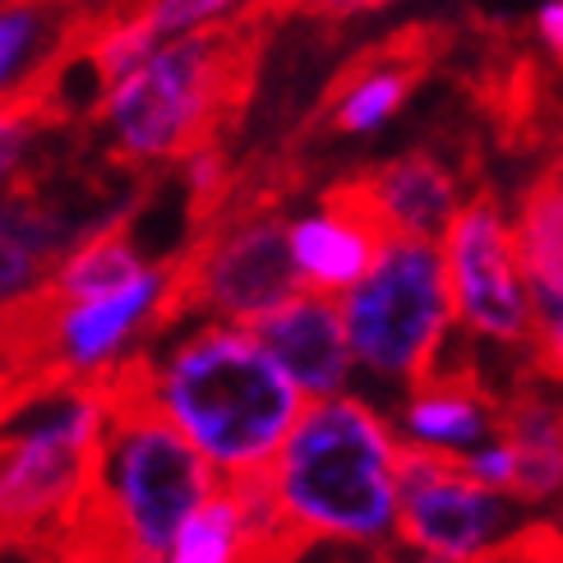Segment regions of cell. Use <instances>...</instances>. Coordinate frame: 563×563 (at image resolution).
Returning <instances> with one entry per match:
<instances>
[{"label": "cell", "instance_id": "ba28073f", "mask_svg": "<svg viewBox=\"0 0 563 563\" xmlns=\"http://www.w3.org/2000/svg\"><path fill=\"white\" fill-rule=\"evenodd\" d=\"M536 508L518 495L489 489L462 472L449 453L407 449L397 462V541L416 554L453 563H489L536 527Z\"/></svg>", "mask_w": 563, "mask_h": 563}, {"label": "cell", "instance_id": "484cf974", "mask_svg": "<svg viewBox=\"0 0 563 563\" xmlns=\"http://www.w3.org/2000/svg\"><path fill=\"white\" fill-rule=\"evenodd\" d=\"M416 563H453V559H439V554H420Z\"/></svg>", "mask_w": 563, "mask_h": 563}, {"label": "cell", "instance_id": "7c38bea8", "mask_svg": "<svg viewBox=\"0 0 563 563\" xmlns=\"http://www.w3.org/2000/svg\"><path fill=\"white\" fill-rule=\"evenodd\" d=\"M250 328L260 333V342L282 365V374L300 388L305 402L346 393L351 379H356V356H351V338H346L338 296L300 287L291 300H282L277 310L254 319Z\"/></svg>", "mask_w": 563, "mask_h": 563}, {"label": "cell", "instance_id": "e0dca14e", "mask_svg": "<svg viewBox=\"0 0 563 563\" xmlns=\"http://www.w3.org/2000/svg\"><path fill=\"white\" fill-rule=\"evenodd\" d=\"M499 434L518 453V495L527 508L563 504V402L541 388H518L499 407Z\"/></svg>", "mask_w": 563, "mask_h": 563}, {"label": "cell", "instance_id": "9a60e30c", "mask_svg": "<svg viewBox=\"0 0 563 563\" xmlns=\"http://www.w3.org/2000/svg\"><path fill=\"white\" fill-rule=\"evenodd\" d=\"M92 227H102V222L75 218L56 199H46L33 185V176H23L0 199V305L23 300L37 287H46V277L69 254V245L88 236Z\"/></svg>", "mask_w": 563, "mask_h": 563}, {"label": "cell", "instance_id": "7a4b0ae2", "mask_svg": "<svg viewBox=\"0 0 563 563\" xmlns=\"http://www.w3.org/2000/svg\"><path fill=\"white\" fill-rule=\"evenodd\" d=\"M148 402L222 476L268 472L305 407L250 323L199 319L162 351H134Z\"/></svg>", "mask_w": 563, "mask_h": 563}, {"label": "cell", "instance_id": "8992f818", "mask_svg": "<svg viewBox=\"0 0 563 563\" xmlns=\"http://www.w3.org/2000/svg\"><path fill=\"white\" fill-rule=\"evenodd\" d=\"M296 190L291 167L236 176L227 208L195 231V241L172 260V296L162 328L185 314L254 323L282 300H291L305 282L291 254V222L282 218V199Z\"/></svg>", "mask_w": 563, "mask_h": 563}, {"label": "cell", "instance_id": "44dd1931", "mask_svg": "<svg viewBox=\"0 0 563 563\" xmlns=\"http://www.w3.org/2000/svg\"><path fill=\"white\" fill-rule=\"evenodd\" d=\"M107 14H125V19H144L148 29L167 42L180 37L190 29H203V23L231 19L245 0H98Z\"/></svg>", "mask_w": 563, "mask_h": 563}, {"label": "cell", "instance_id": "277c9868", "mask_svg": "<svg viewBox=\"0 0 563 563\" xmlns=\"http://www.w3.org/2000/svg\"><path fill=\"white\" fill-rule=\"evenodd\" d=\"M397 462L393 420L365 397L333 393L300 407L268 485L305 541L379 550L397 536Z\"/></svg>", "mask_w": 563, "mask_h": 563}, {"label": "cell", "instance_id": "d6986e66", "mask_svg": "<svg viewBox=\"0 0 563 563\" xmlns=\"http://www.w3.org/2000/svg\"><path fill=\"white\" fill-rule=\"evenodd\" d=\"M291 559L296 554L268 545L254 531L236 481L222 476L213 495L185 518V527L176 531V541L162 563H291Z\"/></svg>", "mask_w": 563, "mask_h": 563}, {"label": "cell", "instance_id": "8fae6325", "mask_svg": "<svg viewBox=\"0 0 563 563\" xmlns=\"http://www.w3.org/2000/svg\"><path fill=\"white\" fill-rule=\"evenodd\" d=\"M388 236L393 231L374 213L361 176H342L319 195V208L310 218L291 222V254H296L300 282L310 291L342 296L369 273Z\"/></svg>", "mask_w": 563, "mask_h": 563}, {"label": "cell", "instance_id": "d4e9b609", "mask_svg": "<svg viewBox=\"0 0 563 563\" xmlns=\"http://www.w3.org/2000/svg\"><path fill=\"white\" fill-rule=\"evenodd\" d=\"M536 37H541L545 56L563 69V0H550V5L536 14Z\"/></svg>", "mask_w": 563, "mask_h": 563}, {"label": "cell", "instance_id": "5bb4252c", "mask_svg": "<svg viewBox=\"0 0 563 563\" xmlns=\"http://www.w3.org/2000/svg\"><path fill=\"white\" fill-rule=\"evenodd\" d=\"M472 98L512 148L531 144L554 115L550 65L536 46H527L518 29L481 23V60H476Z\"/></svg>", "mask_w": 563, "mask_h": 563}, {"label": "cell", "instance_id": "52a82bcc", "mask_svg": "<svg viewBox=\"0 0 563 563\" xmlns=\"http://www.w3.org/2000/svg\"><path fill=\"white\" fill-rule=\"evenodd\" d=\"M338 305L356 369L384 384H416L430 374L457 323L443 250L426 236H388L379 260Z\"/></svg>", "mask_w": 563, "mask_h": 563}, {"label": "cell", "instance_id": "ffe728a7", "mask_svg": "<svg viewBox=\"0 0 563 563\" xmlns=\"http://www.w3.org/2000/svg\"><path fill=\"white\" fill-rule=\"evenodd\" d=\"M60 121H65V115L46 102L37 88H29V84L0 92V199H5L23 176H29L33 139L46 125H60Z\"/></svg>", "mask_w": 563, "mask_h": 563}, {"label": "cell", "instance_id": "30bf717a", "mask_svg": "<svg viewBox=\"0 0 563 563\" xmlns=\"http://www.w3.org/2000/svg\"><path fill=\"white\" fill-rule=\"evenodd\" d=\"M457 52V23H407L379 42H365L356 56L328 79L310 115L314 134H369L388 125L411 102V92Z\"/></svg>", "mask_w": 563, "mask_h": 563}, {"label": "cell", "instance_id": "7402d4cb", "mask_svg": "<svg viewBox=\"0 0 563 563\" xmlns=\"http://www.w3.org/2000/svg\"><path fill=\"white\" fill-rule=\"evenodd\" d=\"M393 0H245L236 14L245 19H264V23H277V19H351V14H369V10H384Z\"/></svg>", "mask_w": 563, "mask_h": 563}, {"label": "cell", "instance_id": "2e32d148", "mask_svg": "<svg viewBox=\"0 0 563 563\" xmlns=\"http://www.w3.org/2000/svg\"><path fill=\"white\" fill-rule=\"evenodd\" d=\"M374 213L384 218L393 236H426L439 241L443 227L462 208V172L449 153L411 148L397 153L369 172H356Z\"/></svg>", "mask_w": 563, "mask_h": 563}, {"label": "cell", "instance_id": "ac0fdd59", "mask_svg": "<svg viewBox=\"0 0 563 563\" xmlns=\"http://www.w3.org/2000/svg\"><path fill=\"white\" fill-rule=\"evenodd\" d=\"M531 310H563V153L536 176L512 218Z\"/></svg>", "mask_w": 563, "mask_h": 563}, {"label": "cell", "instance_id": "cb8c5ba5", "mask_svg": "<svg viewBox=\"0 0 563 563\" xmlns=\"http://www.w3.org/2000/svg\"><path fill=\"white\" fill-rule=\"evenodd\" d=\"M489 563H563V527L559 522H536L508 554Z\"/></svg>", "mask_w": 563, "mask_h": 563}, {"label": "cell", "instance_id": "9c48e42d", "mask_svg": "<svg viewBox=\"0 0 563 563\" xmlns=\"http://www.w3.org/2000/svg\"><path fill=\"white\" fill-rule=\"evenodd\" d=\"M443 273H449L453 319L476 342H495L508 351L531 346V291L512 241V222L495 190H476L462 199L453 222L439 236Z\"/></svg>", "mask_w": 563, "mask_h": 563}, {"label": "cell", "instance_id": "3957f363", "mask_svg": "<svg viewBox=\"0 0 563 563\" xmlns=\"http://www.w3.org/2000/svg\"><path fill=\"white\" fill-rule=\"evenodd\" d=\"M268 33L273 23L231 14L167 37L98 102L111 157L121 167H167L222 144L254 98Z\"/></svg>", "mask_w": 563, "mask_h": 563}, {"label": "cell", "instance_id": "4fadbf2b", "mask_svg": "<svg viewBox=\"0 0 563 563\" xmlns=\"http://www.w3.org/2000/svg\"><path fill=\"white\" fill-rule=\"evenodd\" d=\"M499 407L504 402L481 384L476 369H457L449 361H439L430 374L407 384L402 402H397L388 420L407 449L462 457L499 434Z\"/></svg>", "mask_w": 563, "mask_h": 563}, {"label": "cell", "instance_id": "603a6c76", "mask_svg": "<svg viewBox=\"0 0 563 563\" xmlns=\"http://www.w3.org/2000/svg\"><path fill=\"white\" fill-rule=\"evenodd\" d=\"M457 462H462V472L472 481H481L489 489H504V495H512V485H518V453H512V443L504 434L485 439L481 449L462 453Z\"/></svg>", "mask_w": 563, "mask_h": 563}, {"label": "cell", "instance_id": "5b68a950", "mask_svg": "<svg viewBox=\"0 0 563 563\" xmlns=\"http://www.w3.org/2000/svg\"><path fill=\"white\" fill-rule=\"evenodd\" d=\"M102 430L98 379L37 388L0 416V550L52 554L75 531Z\"/></svg>", "mask_w": 563, "mask_h": 563}, {"label": "cell", "instance_id": "6da1fadb", "mask_svg": "<svg viewBox=\"0 0 563 563\" xmlns=\"http://www.w3.org/2000/svg\"><path fill=\"white\" fill-rule=\"evenodd\" d=\"M107 430L75 531L46 563H162L222 472L139 388L134 361L102 374Z\"/></svg>", "mask_w": 563, "mask_h": 563}]
</instances>
